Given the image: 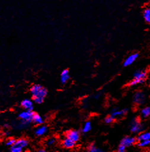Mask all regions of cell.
Masks as SVG:
<instances>
[{
  "label": "cell",
  "mask_w": 150,
  "mask_h": 152,
  "mask_svg": "<svg viewBox=\"0 0 150 152\" xmlns=\"http://www.w3.org/2000/svg\"><path fill=\"white\" fill-rule=\"evenodd\" d=\"M147 72L144 70H138L135 72L134 79L128 83V86H134L137 84H142L145 81L146 78Z\"/></svg>",
  "instance_id": "1"
},
{
  "label": "cell",
  "mask_w": 150,
  "mask_h": 152,
  "mask_svg": "<svg viewBox=\"0 0 150 152\" xmlns=\"http://www.w3.org/2000/svg\"><path fill=\"white\" fill-rule=\"evenodd\" d=\"M129 127H130V132L134 134H140L143 132L145 129L144 125L137 118H133L130 121Z\"/></svg>",
  "instance_id": "2"
},
{
  "label": "cell",
  "mask_w": 150,
  "mask_h": 152,
  "mask_svg": "<svg viewBox=\"0 0 150 152\" xmlns=\"http://www.w3.org/2000/svg\"><path fill=\"white\" fill-rule=\"evenodd\" d=\"M30 94L33 96H42L45 98L47 95V90L39 84H35L30 88Z\"/></svg>",
  "instance_id": "3"
},
{
  "label": "cell",
  "mask_w": 150,
  "mask_h": 152,
  "mask_svg": "<svg viewBox=\"0 0 150 152\" xmlns=\"http://www.w3.org/2000/svg\"><path fill=\"white\" fill-rule=\"evenodd\" d=\"M146 100V96L144 93L142 91H136L133 96V102L137 105H143Z\"/></svg>",
  "instance_id": "4"
},
{
  "label": "cell",
  "mask_w": 150,
  "mask_h": 152,
  "mask_svg": "<svg viewBox=\"0 0 150 152\" xmlns=\"http://www.w3.org/2000/svg\"><path fill=\"white\" fill-rule=\"evenodd\" d=\"M34 112L31 110H24L20 112L18 115V117L20 120L31 123L33 120V116L34 115Z\"/></svg>",
  "instance_id": "5"
},
{
  "label": "cell",
  "mask_w": 150,
  "mask_h": 152,
  "mask_svg": "<svg viewBox=\"0 0 150 152\" xmlns=\"http://www.w3.org/2000/svg\"><path fill=\"white\" fill-rule=\"evenodd\" d=\"M65 137H67L75 142H77L79 141L81 137V133L77 130H70L66 131L65 134Z\"/></svg>",
  "instance_id": "6"
},
{
  "label": "cell",
  "mask_w": 150,
  "mask_h": 152,
  "mask_svg": "<svg viewBox=\"0 0 150 152\" xmlns=\"http://www.w3.org/2000/svg\"><path fill=\"white\" fill-rule=\"evenodd\" d=\"M128 112V109L125 108L123 109H118L117 108H113L111 111V115L113 117L114 119L121 118L126 115Z\"/></svg>",
  "instance_id": "7"
},
{
  "label": "cell",
  "mask_w": 150,
  "mask_h": 152,
  "mask_svg": "<svg viewBox=\"0 0 150 152\" xmlns=\"http://www.w3.org/2000/svg\"><path fill=\"white\" fill-rule=\"evenodd\" d=\"M61 146L65 149H73L76 146V142L67 137H65L61 141Z\"/></svg>",
  "instance_id": "8"
},
{
  "label": "cell",
  "mask_w": 150,
  "mask_h": 152,
  "mask_svg": "<svg viewBox=\"0 0 150 152\" xmlns=\"http://www.w3.org/2000/svg\"><path fill=\"white\" fill-rule=\"evenodd\" d=\"M137 139L132 136H126L124 137L120 142V144H122L125 146L127 148L130 147L134 145L137 142Z\"/></svg>",
  "instance_id": "9"
},
{
  "label": "cell",
  "mask_w": 150,
  "mask_h": 152,
  "mask_svg": "<svg viewBox=\"0 0 150 152\" xmlns=\"http://www.w3.org/2000/svg\"><path fill=\"white\" fill-rule=\"evenodd\" d=\"M49 129L46 125H40L35 129L34 134L37 137H42L48 132Z\"/></svg>",
  "instance_id": "10"
},
{
  "label": "cell",
  "mask_w": 150,
  "mask_h": 152,
  "mask_svg": "<svg viewBox=\"0 0 150 152\" xmlns=\"http://www.w3.org/2000/svg\"><path fill=\"white\" fill-rule=\"evenodd\" d=\"M33 104H34V102H33V100H31V99H24L20 102V106L24 110L33 111V106H34Z\"/></svg>",
  "instance_id": "11"
},
{
  "label": "cell",
  "mask_w": 150,
  "mask_h": 152,
  "mask_svg": "<svg viewBox=\"0 0 150 152\" xmlns=\"http://www.w3.org/2000/svg\"><path fill=\"white\" fill-rule=\"evenodd\" d=\"M139 57V54L137 53L132 54L129 55L123 62V66H128L134 63L137 58Z\"/></svg>",
  "instance_id": "12"
},
{
  "label": "cell",
  "mask_w": 150,
  "mask_h": 152,
  "mask_svg": "<svg viewBox=\"0 0 150 152\" xmlns=\"http://www.w3.org/2000/svg\"><path fill=\"white\" fill-rule=\"evenodd\" d=\"M29 145V141L26 138H19L18 139H16V141L14 146L19 148L24 149L27 148Z\"/></svg>",
  "instance_id": "13"
},
{
  "label": "cell",
  "mask_w": 150,
  "mask_h": 152,
  "mask_svg": "<svg viewBox=\"0 0 150 152\" xmlns=\"http://www.w3.org/2000/svg\"><path fill=\"white\" fill-rule=\"evenodd\" d=\"M70 79L69 71L68 69H65L61 72L60 75V81L62 84H66Z\"/></svg>",
  "instance_id": "14"
},
{
  "label": "cell",
  "mask_w": 150,
  "mask_h": 152,
  "mask_svg": "<svg viewBox=\"0 0 150 152\" xmlns=\"http://www.w3.org/2000/svg\"><path fill=\"white\" fill-rule=\"evenodd\" d=\"M32 123H33L36 125H42L44 123V118L39 115V114L35 113L33 116Z\"/></svg>",
  "instance_id": "15"
},
{
  "label": "cell",
  "mask_w": 150,
  "mask_h": 152,
  "mask_svg": "<svg viewBox=\"0 0 150 152\" xmlns=\"http://www.w3.org/2000/svg\"><path fill=\"white\" fill-rule=\"evenodd\" d=\"M137 141H141L144 140H150V132H142L137 137Z\"/></svg>",
  "instance_id": "16"
},
{
  "label": "cell",
  "mask_w": 150,
  "mask_h": 152,
  "mask_svg": "<svg viewBox=\"0 0 150 152\" xmlns=\"http://www.w3.org/2000/svg\"><path fill=\"white\" fill-rule=\"evenodd\" d=\"M141 116L143 118H146L150 116V107H144V108L141 109Z\"/></svg>",
  "instance_id": "17"
},
{
  "label": "cell",
  "mask_w": 150,
  "mask_h": 152,
  "mask_svg": "<svg viewBox=\"0 0 150 152\" xmlns=\"http://www.w3.org/2000/svg\"><path fill=\"white\" fill-rule=\"evenodd\" d=\"M91 129H92V126H91V121H87L84 124V126H83V127L82 129V132L83 134H86V133L89 132L91 130Z\"/></svg>",
  "instance_id": "18"
},
{
  "label": "cell",
  "mask_w": 150,
  "mask_h": 152,
  "mask_svg": "<svg viewBox=\"0 0 150 152\" xmlns=\"http://www.w3.org/2000/svg\"><path fill=\"white\" fill-rule=\"evenodd\" d=\"M143 18L146 22L150 24V8H147L143 11Z\"/></svg>",
  "instance_id": "19"
},
{
  "label": "cell",
  "mask_w": 150,
  "mask_h": 152,
  "mask_svg": "<svg viewBox=\"0 0 150 152\" xmlns=\"http://www.w3.org/2000/svg\"><path fill=\"white\" fill-rule=\"evenodd\" d=\"M87 151L90 152H102L103 150L96 146L94 143H91L87 148Z\"/></svg>",
  "instance_id": "20"
},
{
  "label": "cell",
  "mask_w": 150,
  "mask_h": 152,
  "mask_svg": "<svg viewBox=\"0 0 150 152\" xmlns=\"http://www.w3.org/2000/svg\"><path fill=\"white\" fill-rule=\"evenodd\" d=\"M15 141H16V139L14 137L8 138L5 141V146H7L8 147H11V146L14 145Z\"/></svg>",
  "instance_id": "21"
},
{
  "label": "cell",
  "mask_w": 150,
  "mask_h": 152,
  "mask_svg": "<svg viewBox=\"0 0 150 152\" xmlns=\"http://www.w3.org/2000/svg\"><path fill=\"white\" fill-rule=\"evenodd\" d=\"M44 97L42 96H33L32 97V100L34 103L36 104H41L44 102Z\"/></svg>",
  "instance_id": "22"
},
{
  "label": "cell",
  "mask_w": 150,
  "mask_h": 152,
  "mask_svg": "<svg viewBox=\"0 0 150 152\" xmlns=\"http://www.w3.org/2000/svg\"><path fill=\"white\" fill-rule=\"evenodd\" d=\"M149 145H150V140L141 141H138V143H137V146L140 148H144Z\"/></svg>",
  "instance_id": "23"
},
{
  "label": "cell",
  "mask_w": 150,
  "mask_h": 152,
  "mask_svg": "<svg viewBox=\"0 0 150 152\" xmlns=\"http://www.w3.org/2000/svg\"><path fill=\"white\" fill-rule=\"evenodd\" d=\"M56 142V139L55 137H50L47 139L46 142H45V144H46L47 146H51L55 145Z\"/></svg>",
  "instance_id": "24"
},
{
  "label": "cell",
  "mask_w": 150,
  "mask_h": 152,
  "mask_svg": "<svg viewBox=\"0 0 150 152\" xmlns=\"http://www.w3.org/2000/svg\"><path fill=\"white\" fill-rule=\"evenodd\" d=\"M114 120H115L114 118L110 115L109 116H108L105 118V119H104V121H105V123L107 124H112V122L114 121Z\"/></svg>",
  "instance_id": "25"
},
{
  "label": "cell",
  "mask_w": 150,
  "mask_h": 152,
  "mask_svg": "<svg viewBox=\"0 0 150 152\" xmlns=\"http://www.w3.org/2000/svg\"><path fill=\"white\" fill-rule=\"evenodd\" d=\"M10 151L11 152H22L23 151V149L19 148L15 146H12L11 147H10Z\"/></svg>",
  "instance_id": "26"
},
{
  "label": "cell",
  "mask_w": 150,
  "mask_h": 152,
  "mask_svg": "<svg viewBox=\"0 0 150 152\" xmlns=\"http://www.w3.org/2000/svg\"><path fill=\"white\" fill-rule=\"evenodd\" d=\"M126 148H127V147L125 146H124L122 144H119V145L118 146V151L125 152L126 151Z\"/></svg>",
  "instance_id": "27"
},
{
  "label": "cell",
  "mask_w": 150,
  "mask_h": 152,
  "mask_svg": "<svg viewBox=\"0 0 150 152\" xmlns=\"http://www.w3.org/2000/svg\"><path fill=\"white\" fill-rule=\"evenodd\" d=\"M100 96H101L100 93H97V94L93 95V97H94V99H98L100 98Z\"/></svg>",
  "instance_id": "28"
},
{
  "label": "cell",
  "mask_w": 150,
  "mask_h": 152,
  "mask_svg": "<svg viewBox=\"0 0 150 152\" xmlns=\"http://www.w3.org/2000/svg\"><path fill=\"white\" fill-rule=\"evenodd\" d=\"M38 151L39 152H45V151H46V150L43 149V148H40L39 150H38Z\"/></svg>",
  "instance_id": "29"
}]
</instances>
